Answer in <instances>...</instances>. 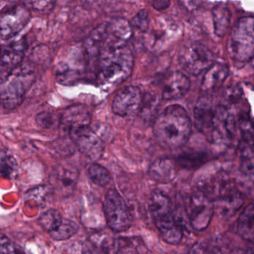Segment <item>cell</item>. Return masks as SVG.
<instances>
[{
  "mask_svg": "<svg viewBox=\"0 0 254 254\" xmlns=\"http://www.w3.org/2000/svg\"><path fill=\"white\" fill-rule=\"evenodd\" d=\"M96 78L100 84L118 85L133 71L134 57L128 42L111 41L96 59Z\"/></svg>",
  "mask_w": 254,
  "mask_h": 254,
  "instance_id": "obj_1",
  "label": "cell"
},
{
  "mask_svg": "<svg viewBox=\"0 0 254 254\" xmlns=\"http://www.w3.org/2000/svg\"><path fill=\"white\" fill-rule=\"evenodd\" d=\"M191 132V120L187 111L181 105L167 107L154 121V136L165 148L183 146L188 141Z\"/></svg>",
  "mask_w": 254,
  "mask_h": 254,
  "instance_id": "obj_2",
  "label": "cell"
},
{
  "mask_svg": "<svg viewBox=\"0 0 254 254\" xmlns=\"http://www.w3.org/2000/svg\"><path fill=\"white\" fill-rule=\"evenodd\" d=\"M36 79V72L29 63H23L1 79V103L7 111L18 108Z\"/></svg>",
  "mask_w": 254,
  "mask_h": 254,
  "instance_id": "obj_3",
  "label": "cell"
},
{
  "mask_svg": "<svg viewBox=\"0 0 254 254\" xmlns=\"http://www.w3.org/2000/svg\"><path fill=\"white\" fill-rule=\"evenodd\" d=\"M149 212L162 239L170 245H178L183 239V230L172 210L170 198L155 190L149 200Z\"/></svg>",
  "mask_w": 254,
  "mask_h": 254,
  "instance_id": "obj_4",
  "label": "cell"
},
{
  "mask_svg": "<svg viewBox=\"0 0 254 254\" xmlns=\"http://www.w3.org/2000/svg\"><path fill=\"white\" fill-rule=\"evenodd\" d=\"M228 51L233 60L247 62L254 57V17L239 19L232 29Z\"/></svg>",
  "mask_w": 254,
  "mask_h": 254,
  "instance_id": "obj_5",
  "label": "cell"
},
{
  "mask_svg": "<svg viewBox=\"0 0 254 254\" xmlns=\"http://www.w3.org/2000/svg\"><path fill=\"white\" fill-rule=\"evenodd\" d=\"M103 210L108 227L116 233L125 232L131 227L132 215L123 196L115 189L107 191Z\"/></svg>",
  "mask_w": 254,
  "mask_h": 254,
  "instance_id": "obj_6",
  "label": "cell"
},
{
  "mask_svg": "<svg viewBox=\"0 0 254 254\" xmlns=\"http://www.w3.org/2000/svg\"><path fill=\"white\" fill-rule=\"evenodd\" d=\"M178 60L186 72L197 76L213 64L214 56L206 46L193 43L181 48Z\"/></svg>",
  "mask_w": 254,
  "mask_h": 254,
  "instance_id": "obj_7",
  "label": "cell"
},
{
  "mask_svg": "<svg viewBox=\"0 0 254 254\" xmlns=\"http://www.w3.org/2000/svg\"><path fill=\"white\" fill-rule=\"evenodd\" d=\"M69 133L74 145L84 157L94 162L103 157L105 143L90 126L71 129Z\"/></svg>",
  "mask_w": 254,
  "mask_h": 254,
  "instance_id": "obj_8",
  "label": "cell"
},
{
  "mask_svg": "<svg viewBox=\"0 0 254 254\" xmlns=\"http://www.w3.org/2000/svg\"><path fill=\"white\" fill-rule=\"evenodd\" d=\"M31 20V13L26 5L18 4L6 7L0 17V35L2 40H9L20 33Z\"/></svg>",
  "mask_w": 254,
  "mask_h": 254,
  "instance_id": "obj_9",
  "label": "cell"
},
{
  "mask_svg": "<svg viewBox=\"0 0 254 254\" xmlns=\"http://www.w3.org/2000/svg\"><path fill=\"white\" fill-rule=\"evenodd\" d=\"M215 211L214 201L200 190L191 194L188 206L190 224L195 230H203L209 226Z\"/></svg>",
  "mask_w": 254,
  "mask_h": 254,
  "instance_id": "obj_10",
  "label": "cell"
},
{
  "mask_svg": "<svg viewBox=\"0 0 254 254\" xmlns=\"http://www.w3.org/2000/svg\"><path fill=\"white\" fill-rule=\"evenodd\" d=\"M236 123L234 117L229 111V108L221 105L217 108L211 129V139L214 146L218 149H222L229 145L234 137Z\"/></svg>",
  "mask_w": 254,
  "mask_h": 254,
  "instance_id": "obj_11",
  "label": "cell"
},
{
  "mask_svg": "<svg viewBox=\"0 0 254 254\" xmlns=\"http://www.w3.org/2000/svg\"><path fill=\"white\" fill-rule=\"evenodd\" d=\"M143 96L136 86H126L120 89L114 96L112 111L121 117H133L142 109Z\"/></svg>",
  "mask_w": 254,
  "mask_h": 254,
  "instance_id": "obj_12",
  "label": "cell"
},
{
  "mask_svg": "<svg viewBox=\"0 0 254 254\" xmlns=\"http://www.w3.org/2000/svg\"><path fill=\"white\" fill-rule=\"evenodd\" d=\"M26 50L27 42L23 38L2 47L0 69L1 79L23 63Z\"/></svg>",
  "mask_w": 254,
  "mask_h": 254,
  "instance_id": "obj_13",
  "label": "cell"
},
{
  "mask_svg": "<svg viewBox=\"0 0 254 254\" xmlns=\"http://www.w3.org/2000/svg\"><path fill=\"white\" fill-rule=\"evenodd\" d=\"M191 87L190 78L181 72H174L166 78L162 98L164 100H176L185 96Z\"/></svg>",
  "mask_w": 254,
  "mask_h": 254,
  "instance_id": "obj_14",
  "label": "cell"
},
{
  "mask_svg": "<svg viewBox=\"0 0 254 254\" xmlns=\"http://www.w3.org/2000/svg\"><path fill=\"white\" fill-rule=\"evenodd\" d=\"M61 126L70 130L75 127L90 126L91 114L88 108L83 105H71L60 115Z\"/></svg>",
  "mask_w": 254,
  "mask_h": 254,
  "instance_id": "obj_15",
  "label": "cell"
},
{
  "mask_svg": "<svg viewBox=\"0 0 254 254\" xmlns=\"http://www.w3.org/2000/svg\"><path fill=\"white\" fill-rule=\"evenodd\" d=\"M217 108L209 96H202L197 100L194 109V123L198 130L205 131L212 129Z\"/></svg>",
  "mask_w": 254,
  "mask_h": 254,
  "instance_id": "obj_16",
  "label": "cell"
},
{
  "mask_svg": "<svg viewBox=\"0 0 254 254\" xmlns=\"http://www.w3.org/2000/svg\"><path fill=\"white\" fill-rule=\"evenodd\" d=\"M109 29L108 23L96 26L90 32L84 41V49L87 56L91 60L96 61L108 42Z\"/></svg>",
  "mask_w": 254,
  "mask_h": 254,
  "instance_id": "obj_17",
  "label": "cell"
},
{
  "mask_svg": "<svg viewBox=\"0 0 254 254\" xmlns=\"http://www.w3.org/2000/svg\"><path fill=\"white\" fill-rule=\"evenodd\" d=\"M230 74L228 66L224 64H213L209 69L202 80L200 90L203 93H209L218 90L222 87Z\"/></svg>",
  "mask_w": 254,
  "mask_h": 254,
  "instance_id": "obj_18",
  "label": "cell"
},
{
  "mask_svg": "<svg viewBox=\"0 0 254 254\" xmlns=\"http://www.w3.org/2000/svg\"><path fill=\"white\" fill-rule=\"evenodd\" d=\"M148 175L159 184H168L175 179L176 163L169 157H162L153 162L148 169Z\"/></svg>",
  "mask_w": 254,
  "mask_h": 254,
  "instance_id": "obj_19",
  "label": "cell"
},
{
  "mask_svg": "<svg viewBox=\"0 0 254 254\" xmlns=\"http://www.w3.org/2000/svg\"><path fill=\"white\" fill-rule=\"evenodd\" d=\"M243 203L242 196L234 187L219 198L214 200L215 209H218L220 215L224 218H229L234 215Z\"/></svg>",
  "mask_w": 254,
  "mask_h": 254,
  "instance_id": "obj_20",
  "label": "cell"
},
{
  "mask_svg": "<svg viewBox=\"0 0 254 254\" xmlns=\"http://www.w3.org/2000/svg\"><path fill=\"white\" fill-rule=\"evenodd\" d=\"M237 231L245 240L254 242V205H248L239 216Z\"/></svg>",
  "mask_w": 254,
  "mask_h": 254,
  "instance_id": "obj_21",
  "label": "cell"
},
{
  "mask_svg": "<svg viewBox=\"0 0 254 254\" xmlns=\"http://www.w3.org/2000/svg\"><path fill=\"white\" fill-rule=\"evenodd\" d=\"M214 32L220 38L224 37L228 32L231 20V13L224 5H216L212 11Z\"/></svg>",
  "mask_w": 254,
  "mask_h": 254,
  "instance_id": "obj_22",
  "label": "cell"
},
{
  "mask_svg": "<svg viewBox=\"0 0 254 254\" xmlns=\"http://www.w3.org/2000/svg\"><path fill=\"white\" fill-rule=\"evenodd\" d=\"M78 174L76 171L59 168L53 176V184L57 188L71 191L75 188Z\"/></svg>",
  "mask_w": 254,
  "mask_h": 254,
  "instance_id": "obj_23",
  "label": "cell"
},
{
  "mask_svg": "<svg viewBox=\"0 0 254 254\" xmlns=\"http://www.w3.org/2000/svg\"><path fill=\"white\" fill-rule=\"evenodd\" d=\"M240 172L254 183V145H245L241 151Z\"/></svg>",
  "mask_w": 254,
  "mask_h": 254,
  "instance_id": "obj_24",
  "label": "cell"
},
{
  "mask_svg": "<svg viewBox=\"0 0 254 254\" xmlns=\"http://www.w3.org/2000/svg\"><path fill=\"white\" fill-rule=\"evenodd\" d=\"M78 229L76 222L69 218H64L60 225L49 234L55 241L67 240L78 233Z\"/></svg>",
  "mask_w": 254,
  "mask_h": 254,
  "instance_id": "obj_25",
  "label": "cell"
},
{
  "mask_svg": "<svg viewBox=\"0 0 254 254\" xmlns=\"http://www.w3.org/2000/svg\"><path fill=\"white\" fill-rule=\"evenodd\" d=\"M63 219L60 211L56 209H50L44 212L39 217L38 222L45 231L50 233L60 225Z\"/></svg>",
  "mask_w": 254,
  "mask_h": 254,
  "instance_id": "obj_26",
  "label": "cell"
},
{
  "mask_svg": "<svg viewBox=\"0 0 254 254\" xmlns=\"http://www.w3.org/2000/svg\"><path fill=\"white\" fill-rule=\"evenodd\" d=\"M87 172L90 180L99 187H107L112 181V176L109 171L98 163H92L89 166Z\"/></svg>",
  "mask_w": 254,
  "mask_h": 254,
  "instance_id": "obj_27",
  "label": "cell"
},
{
  "mask_svg": "<svg viewBox=\"0 0 254 254\" xmlns=\"http://www.w3.org/2000/svg\"><path fill=\"white\" fill-rule=\"evenodd\" d=\"M138 238H123L114 241L113 243V252L115 253H139L142 252V242H139Z\"/></svg>",
  "mask_w": 254,
  "mask_h": 254,
  "instance_id": "obj_28",
  "label": "cell"
},
{
  "mask_svg": "<svg viewBox=\"0 0 254 254\" xmlns=\"http://www.w3.org/2000/svg\"><path fill=\"white\" fill-rule=\"evenodd\" d=\"M1 174L4 178L14 179L18 174V165L12 156L5 154L1 158Z\"/></svg>",
  "mask_w": 254,
  "mask_h": 254,
  "instance_id": "obj_29",
  "label": "cell"
},
{
  "mask_svg": "<svg viewBox=\"0 0 254 254\" xmlns=\"http://www.w3.org/2000/svg\"><path fill=\"white\" fill-rule=\"evenodd\" d=\"M243 92L240 86L236 85L229 87L223 94L222 102L221 105L229 108L233 105H237L242 101Z\"/></svg>",
  "mask_w": 254,
  "mask_h": 254,
  "instance_id": "obj_30",
  "label": "cell"
},
{
  "mask_svg": "<svg viewBox=\"0 0 254 254\" xmlns=\"http://www.w3.org/2000/svg\"><path fill=\"white\" fill-rule=\"evenodd\" d=\"M38 126L44 129L53 128L58 126H61V117L55 114L54 113L41 112L36 116L35 118Z\"/></svg>",
  "mask_w": 254,
  "mask_h": 254,
  "instance_id": "obj_31",
  "label": "cell"
},
{
  "mask_svg": "<svg viewBox=\"0 0 254 254\" xmlns=\"http://www.w3.org/2000/svg\"><path fill=\"white\" fill-rule=\"evenodd\" d=\"M57 0H25L29 9L40 13H50L54 9Z\"/></svg>",
  "mask_w": 254,
  "mask_h": 254,
  "instance_id": "obj_32",
  "label": "cell"
},
{
  "mask_svg": "<svg viewBox=\"0 0 254 254\" xmlns=\"http://www.w3.org/2000/svg\"><path fill=\"white\" fill-rule=\"evenodd\" d=\"M242 136L246 141L254 139V123L248 117H241L239 122Z\"/></svg>",
  "mask_w": 254,
  "mask_h": 254,
  "instance_id": "obj_33",
  "label": "cell"
},
{
  "mask_svg": "<svg viewBox=\"0 0 254 254\" xmlns=\"http://www.w3.org/2000/svg\"><path fill=\"white\" fill-rule=\"evenodd\" d=\"M131 25L135 29H138L140 32H146L149 26V17H148V11L142 10L139 11L133 19H132Z\"/></svg>",
  "mask_w": 254,
  "mask_h": 254,
  "instance_id": "obj_34",
  "label": "cell"
},
{
  "mask_svg": "<svg viewBox=\"0 0 254 254\" xmlns=\"http://www.w3.org/2000/svg\"><path fill=\"white\" fill-rule=\"evenodd\" d=\"M1 253L2 254H15L18 252L14 244L4 234H1Z\"/></svg>",
  "mask_w": 254,
  "mask_h": 254,
  "instance_id": "obj_35",
  "label": "cell"
},
{
  "mask_svg": "<svg viewBox=\"0 0 254 254\" xmlns=\"http://www.w3.org/2000/svg\"><path fill=\"white\" fill-rule=\"evenodd\" d=\"M178 2L187 11H194L201 6L203 0H178Z\"/></svg>",
  "mask_w": 254,
  "mask_h": 254,
  "instance_id": "obj_36",
  "label": "cell"
},
{
  "mask_svg": "<svg viewBox=\"0 0 254 254\" xmlns=\"http://www.w3.org/2000/svg\"><path fill=\"white\" fill-rule=\"evenodd\" d=\"M171 5V0H152V6L157 11H164Z\"/></svg>",
  "mask_w": 254,
  "mask_h": 254,
  "instance_id": "obj_37",
  "label": "cell"
},
{
  "mask_svg": "<svg viewBox=\"0 0 254 254\" xmlns=\"http://www.w3.org/2000/svg\"><path fill=\"white\" fill-rule=\"evenodd\" d=\"M251 61H252L253 64H254V59H253L252 60H251Z\"/></svg>",
  "mask_w": 254,
  "mask_h": 254,
  "instance_id": "obj_38",
  "label": "cell"
}]
</instances>
